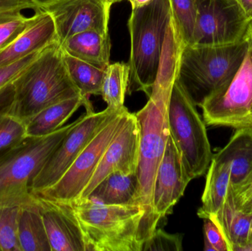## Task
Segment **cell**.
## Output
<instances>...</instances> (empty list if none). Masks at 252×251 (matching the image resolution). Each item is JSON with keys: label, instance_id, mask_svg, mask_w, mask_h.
<instances>
[{"label": "cell", "instance_id": "cell-6", "mask_svg": "<svg viewBox=\"0 0 252 251\" xmlns=\"http://www.w3.org/2000/svg\"><path fill=\"white\" fill-rule=\"evenodd\" d=\"M248 41L226 45L185 46L177 80L196 106L235 76L248 52Z\"/></svg>", "mask_w": 252, "mask_h": 251}, {"label": "cell", "instance_id": "cell-13", "mask_svg": "<svg viewBox=\"0 0 252 251\" xmlns=\"http://www.w3.org/2000/svg\"><path fill=\"white\" fill-rule=\"evenodd\" d=\"M140 127L135 113H126L122 126L106 148L95 172L80 198L87 197L110 174H135L139 164Z\"/></svg>", "mask_w": 252, "mask_h": 251}, {"label": "cell", "instance_id": "cell-25", "mask_svg": "<svg viewBox=\"0 0 252 251\" xmlns=\"http://www.w3.org/2000/svg\"><path fill=\"white\" fill-rule=\"evenodd\" d=\"M63 56L69 76L80 94L88 98L90 95H100L106 69H99L64 52Z\"/></svg>", "mask_w": 252, "mask_h": 251}, {"label": "cell", "instance_id": "cell-30", "mask_svg": "<svg viewBox=\"0 0 252 251\" xmlns=\"http://www.w3.org/2000/svg\"><path fill=\"white\" fill-rule=\"evenodd\" d=\"M183 235L168 234L157 228L151 238L144 243L142 251H182Z\"/></svg>", "mask_w": 252, "mask_h": 251}, {"label": "cell", "instance_id": "cell-39", "mask_svg": "<svg viewBox=\"0 0 252 251\" xmlns=\"http://www.w3.org/2000/svg\"><path fill=\"white\" fill-rule=\"evenodd\" d=\"M33 1L38 4L40 10H41V7L48 5V4L55 2V1H58V0H33Z\"/></svg>", "mask_w": 252, "mask_h": 251}, {"label": "cell", "instance_id": "cell-32", "mask_svg": "<svg viewBox=\"0 0 252 251\" xmlns=\"http://www.w3.org/2000/svg\"><path fill=\"white\" fill-rule=\"evenodd\" d=\"M230 191L238 209L247 212H252V169L241 184L230 185Z\"/></svg>", "mask_w": 252, "mask_h": 251}, {"label": "cell", "instance_id": "cell-8", "mask_svg": "<svg viewBox=\"0 0 252 251\" xmlns=\"http://www.w3.org/2000/svg\"><path fill=\"white\" fill-rule=\"evenodd\" d=\"M208 126H223L252 131V47L244 62L226 85L199 105Z\"/></svg>", "mask_w": 252, "mask_h": 251}, {"label": "cell", "instance_id": "cell-3", "mask_svg": "<svg viewBox=\"0 0 252 251\" xmlns=\"http://www.w3.org/2000/svg\"><path fill=\"white\" fill-rule=\"evenodd\" d=\"M13 84L10 113L25 123L48 106L81 94L69 76L59 41L46 47Z\"/></svg>", "mask_w": 252, "mask_h": 251}, {"label": "cell", "instance_id": "cell-1", "mask_svg": "<svg viewBox=\"0 0 252 251\" xmlns=\"http://www.w3.org/2000/svg\"><path fill=\"white\" fill-rule=\"evenodd\" d=\"M172 88H161L153 85L148 103L139 112L135 113L141 134L139 164L136 170L138 187L129 204L139 205L145 211V243L151 238L159 224L154 212V188L157 172L170 135L167 108Z\"/></svg>", "mask_w": 252, "mask_h": 251}, {"label": "cell", "instance_id": "cell-5", "mask_svg": "<svg viewBox=\"0 0 252 251\" xmlns=\"http://www.w3.org/2000/svg\"><path fill=\"white\" fill-rule=\"evenodd\" d=\"M79 120L44 137H27L0 152V206H22L34 201V178Z\"/></svg>", "mask_w": 252, "mask_h": 251}, {"label": "cell", "instance_id": "cell-34", "mask_svg": "<svg viewBox=\"0 0 252 251\" xmlns=\"http://www.w3.org/2000/svg\"><path fill=\"white\" fill-rule=\"evenodd\" d=\"M15 90L13 82L0 89V113L10 112L14 100Z\"/></svg>", "mask_w": 252, "mask_h": 251}, {"label": "cell", "instance_id": "cell-18", "mask_svg": "<svg viewBox=\"0 0 252 251\" xmlns=\"http://www.w3.org/2000/svg\"><path fill=\"white\" fill-rule=\"evenodd\" d=\"M207 219L216 224L226 240L229 251L252 240V212H245L237 207L230 187L221 209Z\"/></svg>", "mask_w": 252, "mask_h": 251}, {"label": "cell", "instance_id": "cell-2", "mask_svg": "<svg viewBox=\"0 0 252 251\" xmlns=\"http://www.w3.org/2000/svg\"><path fill=\"white\" fill-rule=\"evenodd\" d=\"M86 251H142L145 211L139 205H108L89 196L69 203Z\"/></svg>", "mask_w": 252, "mask_h": 251}, {"label": "cell", "instance_id": "cell-27", "mask_svg": "<svg viewBox=\"0 0 252 251\" xmlns=\"http://www.w3.org/2000/svg\"><path fill=\"white\" fill-rule=\"evenodd\" d=\"M21 206H0V251H22L18 239Z\"/></svg>", "mask_w": 252, "mask_h": 251}, {"label": "cell", "instance_id": "cell-14", "mask_svg": "<svg viewBox=\"0 0 252 251\" xmlns=\"http://www.w3.org/2000/svg\"><path fill=\"white\" fill-rule=\"evenodd\" d=\"M190 181L185 172L180 154L169 135L154 188V212L159 223L173 212V207L184 195Z\"/></svg>", "mask_w": 252, "mask_h": 251}, {"label": "cell", "instance_id": "cell-24", "mask_svg": "<svg viewBox=\"0 0 252 251\" xmlns=\"http://www.w3.org/2000/svg\"><path fill=\"white\" fill-rule=\"evenodd\" d=\"M129 78L130 66L128 63L117 62L112 63L105 70L100 95L107 104V108L111 110H121L125 107L124 102L127 94Z\"/></svg>", "mask_w": 252, "mask_h": 251}, {"label": "cell", "instance_id": "cell-19", "mask_svg": "<svg viewBox=\"0 0 252 251\" xmlns=\"http://www.w3.org/2000/svg\"><path fill=\"white\" fill-rule=\"evenodd\" d=\"M64 53L99 69L110 64L111 41L109 34L89 30L72 35L60 44Z\"/></svg>", "mask_w": 252, "mask_h": 251}, {"label": "cell", "instance_id": "cell-22", "mask_svg": "<svg viewBox=\"0 0 252 251\" xmlns=\"http://www.w3.org/2000/svg\"><path fill=\"white\" fill-rule=\"evenodd\" d=\"M18 239L22 251H51L39 203L35 197L32 203L21 206Z\"/></svg>", "mask_w": 252, "mask_h": 251}, {"label": "cell", "instance_id": "cell-15", "mask_svg": "<svg viewBox=\"0 0 252 251\" xmlns=\"http://www.w3.org/2000/svg\"><path fill=\"white\" fill-rule=\"evenodd\" d=\"M35 197L39 203L51 251H86L84 236L70 205Z\"/></svg>", "mask_w": 252, "mask_h": 251}, {"label": "cell", "instance_id": "cell-17", "mask_svg": "<svg viewBox=\"0 0 252 251\" xmlns=\"http://www.w3.org/2000/svg\"><path fill=\"white\" fill-rule=\"evenodd\" d=\"M81 106H84L86 111L93 109L90 99L81 94L43 109L25 123L27 137H41L55 132L63 127Z\"/></svg>", "mask_w": 252, "mask_h": 251}, {"label": "cell", "instance_id": "cell-36", "mask_svg": "<svg viewBox=\"0 0 252 251\" xmlns=\"http://www.w3.org/2000/svg\"><path fill=\"white\" fill-rule=\"evenodd\" d=\"M244 14L250 23H252V0H238Z\"/></svg>", "mask_w": 252, "mask_h": 251}, {"label": "cell", "instance_id": "cell-29", "mask_svg": "<svg viewBox=\"0 0 252 251\" xmlns=\"http://www.w3.org/2000/svg\"><path fill=\"white\" fill-rule=\"evenodd\" d=\"M26 125L10 112L0 113V152L26 138Z\"/></svg>", "mask_w": 252, "mask_h": 251}, {"label": "cell", "instance_id": "cell-40", "mask_svg": "<svg viewBox=\"0 0 252 251\" xmlns=\"http://www.w3.org/2000/svg\"><path fill=\"white\" fill-rule=\"evenodd\" d=\"M245 38L252 47V23L250 24V27H249L248 30H247V34L245 35Z\"/></svg>", "mask_w": 252, "mask_h": 251}, {"label": "cell", "instance_id": "cell-26", "mask_svg": "<svg viewBox=\"0 0 252 251\" xmlns=\"http://www.w3.org/2000/svg\"><path fill=\"white\" fill-rule=\"evenodd\" d=\"M172 19L185 45H190L196 19V0H169Z\"/></svg>", "mask_w": 252, "mask_h": 251}, {"label": "cell", "instance_id": "cell-41", "mask_svg": "<svg viewBox=\"0 0 252 251\" xmlns=\"http://www.w3.org/2000/svg\"><path fill=\"white\" fill-rule=\"evenodd\" d=\"M123 0H107L108 2L110 4H115V3L120 2V1H122Z\"/></svg>", "mask_w": 252, "mask_h": 251}, {"label": "cell", "instance_id": "cell-10", "mask_svg": "<svg viewBox=\"0 0 252 251\" xmlns=\"http://www.w3.org/2000/svg\"><path fill=\"white\" fill-rule=\"evenodd\" d=\"M119 111L109 108L100 112H94V109L86 111L34 178L31 193L42 191L56 184L94 136Z\"/></svg>", "mask_w": 252, "mask_h": 251}, {"label": "cell", "instance_id": "cell-37", "mask_svg": "<svg viewBox=\"0 0 252 251\" xmlns=\"http://www.w3.org/2000/svg\"><path fill=\"white\" fill-rule=\"evenodd\" d=\"M128 1L131 4L132 9H134L147 5L154 1V0H128Z\"/></svg>", "mask_w": 252, "mask_h": 251}, {"label": "cell", "instance_id": "cell-38", "mask_svg": "<svg viewBox=\"0 0 252 251\" xmlns=\"http://www.w3.org/2000/svg\"><path fill=\"white\" fill-rule=\"evenodd\" d=\"M233 251H252V240L241 246H237L233 249Z\"/></svg>", "mask_w": 252, "mask_h": 251}, {"label": "cell", "instance_id": "cell-7", "mask_svg": "<svg viewBox=\"0 0 252 251\" xmlns=\"http://www.w3.org/2000/svg\"><path fill=\"white\" fill-rule=\"evenodd\" d=\"M196 106L176 80L167 108L169 134L190 181L206 173L213 156L205 122Z\"/></svg>", "mask_w": 252, "mask_h": 251}, {"label": "cell", "instance_id": "cell-33", "mask_svg": "<svg viewBox=\"0 0 252 251\" xmlns=\"http://www.w3.org/2000/svg\"><path fill=\"white\" fill-rule=\"evenodd\" d=\"M204 251H229L224 237L212 220L204 219Z\"/></svg>", "mask_w": 252, "mask_h": 251}, {"label": "cell", "instance_id": "cell-12", "mask_svg": "<svg viewBox=\"0 0 252 251\" xmlns=\"http://www.w3.org/2000/svg\"><path fill=\"white\" fill-rule=\"evenodd\" d=\"M112 4L107 0H58L41 10L53 16L60 44L85 31L109 34Z\"/></svg>", "mask_w": 252, "mask_h": 251}, {"label": "cell", "instance_id": "cell-20", "mask_svg": "<svg viewBox=\"0 0 252 251\" xmlns=\"http://www.w3.org/2000/svg\"><path fill=\"white\" fill-rule=\"evenodd\" d=\"M213 159L231 165V186L241 184L252 169V131L236 130L224 147Z\"/></svg>", "mask_w": 252, "mask_h": 251}, {"label": "cell", "instance_id": "cell-23", "mask_svg": "<svg viewBox=\"0 0 252 251\" xmlns=\"http://www.w3.org/2000/svg\"><path fill=\"white\" fill-rule=\"evenodd\" d=\"M136 173L115 172L106 176L90 196L98 199L105 204H129L137 191Z\"/></svg>", "mask_w": 252, "mask_h": 251}, {"label": "cell", "instance_id": "cell-21", "mask_svg": "<svg viewBox=\"0 0 252 251\" xmlns=\"http://www.w3.org/2000/svg\"><path fill=\"white\" fill-rule=\"evenodd\" d=\"M230 184V164L212 159L201 197L202 206L197 213L200 218L207 219L221 209L227 197Z\"/></svg>", "mask_w": 252, "mask_h": 251}, {"label": "cell", "instance_id": "cell-31", "mask_svg": "<svg viewBox=\"0 0 252 251\" xmlns=\"http://www.w3.org/2000/svg\"><path fill=\"white\" fill-rule=\"evenodd\" d=\"M44 50L32 53L11 64L0 67V89L16 79Z\"/></svg>", "mask_w": 252, "mask_h": 251}, {"label": "cell", "instance_id": "cell-35", "mask_svg": "<svg viewBox=\"0 0 252 251\" xmlns=\"http://www.w3.org/2000/svg\"><path fill=\"white\" fill-rule=\"evenodd\" d=\"M19 8L22 10H39L38 4L33 0H0V10Z\"/></svg>", "mask_w": 252, "mask_h": 251}, {"label": "cell", "instance_id": "cell-9", "mask_svg": "<svg viewBox=\"0 0 252 251\" xmlns=\"http://www.w3.org/2000/svg\"><path fill=\"white\" fill-rule=\"evenodd\" d=\"M127 112L125 106L111 118L56 184L32 195L46 200L65 203L79 199L106 148L122 126Z\"/></svg>", "mask_w": 252, "mask_h": 251}, {"label": "cell", "instance_id": "cell-28", "mask_svg": "<svg viewBox=\"0 0 252 251\" xmlns=\"http://www.w3.org/2000/svg\"><path fill=\"white\" fill-rule=\"evenodd\" d=\"M19 8L0 10V50L11 43L31 22L32 16L28 17Z\"/></svg>", "mask_w": 252, "mask_h": 251}, {"label": "cell", "instance_id": "cell-16", "mask_svg": "<svg viewBox=\"0 0 252 251\" xmlns=\"http://www.w3.org/2000/svg\"><path fill=\"white\" fill-rule=\"evenodd\" d=\"M57 41L53 16L45 10H37L27 28L7 47L0 50V67L44 50Z\"/></svg>", "mask_w": 252, "mask_h": 251}, {"label": "cell", "instance_id": "cell-4", "mask_svg": "<svg viewBox=\"0 0 252 251\" xmlns=\"http://www.w3.org/2000/svg\"><path fill=\"white\" fill-rule=\"evenodd\" d=\"M171 17L169 0H154L132 9L127 22L130 37L127 94L143 91L148 97L151 94Z\"/></svg>", "mask_w": 252, "mask_h": 251}, {"label": "cell", "instance_id": "cell-11", "mask_svg": "<svg viewBox=\"0 0 252 251\" xmlns=\"http://www.w3.org/2000/svg\"><path fill=\"white\" fill-rule=\"evenodd\" d=\"M190 45H226L245 38L250 22L238 0H196Z\"/></svg>", "mask_w": 252, "mask_h": 251}]
</instances>
